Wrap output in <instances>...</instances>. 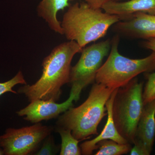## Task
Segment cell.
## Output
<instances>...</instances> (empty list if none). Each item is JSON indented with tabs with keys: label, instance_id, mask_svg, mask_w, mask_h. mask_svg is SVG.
Instances as JSON below:
<instances>
[{
	"label": "cell",
	"instance_id": "1",
	"mask_svg": "<svg viewBox=\"0 0 155 155\" xmlns=\"http://www.w3.org/2000/svg\"><path fill=\"white\" fill-rule=\"evenodd\" d=\"M82 49L73 41L57 46L44 59L39 79L32 85L20 87L18 93L25 95L30 102L37 99L58 101L62 94L61 87L69 83L72 59Z\"/></svg>",
	"mask_w": 155,
	"mask_h": 155
},
{
	"label": "cell",
	"instance_id": "2",
	"mask_svg": "<svg viewBox=\"0 0 155 155\" xmlns=\"http://www.w3.org/2000/svg\"><path fill=\"white\" fill-rule=\"evenodd\" d=\"M120 20L119 16L102 9L94 8L85 2L76 3L68 7L61 25L67 39L83 48L105 36L109 28Z\"/></svg>",
	"mask_w": 155,
	"mask_h": 155
},
{
	"label": "cell",
	"instance_id": "3",
	"mask_svg": "<svg viewBox=\"0 0 155 155\" xmlns=\"http://www.w3.org/2000/svg\"><path fill=\"white\" fill-rule=\"evenodd\" d=\"M115 90L94 84L83 104L77 107H71L59 117L57 127L69 129L74 137L80 141L98 134V126L107 114L106 103Z\"/></svg>",
	"mask_w": 155,
	"mask_h": 155
},
{
	"label": "cell",
	"instance_id": "4",
	"mask_svg": "<svg viewBox=\"0 0 155 155\" xmlns=\"http://www.w3.org/2000/svg\"><path fill=\"white\" fill-rule=\"evenodd\" d=\"M119 40L118 35L111 40L107 59L100 67L95 78L96 83L114 89L125 86L141 73L155 71V52L141 59L126 58L119 52Z\"/></svg>",
	"mask_w": 155,
	"mask_h": 155
},
{
	"label": "cell",
	"instance_id": "5",
	"mask_svg": "<svg viewBox=\"0 0 155 155\" xmlns=\"http://www.w3.org/2000/svg\"><path fill=\"white\" fill-rule=\"evenodd\" d=\"M143 83L134 78L118 89L113 106V118L120 135L134 144L139 121L143 111Z\"/></svg>",
	"mask_w": 155,
	"mask_h": 155
},
{
	"label": "cell",
	"instance_id": "6",
	"mask_svg": "<svg viewBox=\"0 0 155 155\" xmlns=\"http://www.w3.org/2000/svg\"><path fill=\"white\" fill-rule=\"evenodd\" d=\"M53 130L52 126L44 125L40 122L22 128H7L0 136V147L5 155L34 154Z\"/></svg>",
	"mask_w": 155,
	"mask_h": 155
},
{
	"label": "cell",
	"instance_id": "7",
	"mask_svg": "<svg viewBox=\"0 0 155 155\" xmlns=\"http://www.w3.org/2000/svg\"><path fill=\"white\" fill-rule=\"evenodd\" d=\"M111 40L102 41L84 48L77 64L71 67L69 83L81 92L95 80L97 72L103 60L110 52Z\"/></svg>",
	"mask_w": 155,
	"mask_h": 155
},
{
	"label": "cell",
	"instance_id": "8",
	"mask_svg": "<svg viewBox=\"0 0 155 155\" xmlns=\"http://www.w3.org/2000/svg\"><path fill=\"white\" fill-rule=\"evenodd\" d=\"M80 95V93L72 87L69 97L64 103L58 104L51 100L37 99L16 113L19 116H25L24 120L34 124L47 121L57 118L72 107L73 101H78Z\"/></svg>",
	"mask_w": 155,
	"mask_h": 155
},
{
	"label": "cell",
	"instance_id": "9",
	"mask_svg": "<svg viewBox=\"0 0 155 155\" xmlns=\"http://www.w3.org/2000/svg\"><path fill=\"white\" fill-rule=\"evenodd\" d=\"M117 35L133 39H155V15L138 13L126 20H120L112 27Z\"/></svg>",
	"mask_w": 155,
	"mask_h": 155
},
{
	"label": "cell",
	"instance_id": "10",
	"mask_svg": "<svg viewBox=\"0 0 155 155\" xmlns=\"http://www.w3.org/2000/svg\"><path fill=\"white\" fill-rule=\"evenodd\" d=\"M118 89H116L114 91L106 103V107L107 111L108 118L104 129L97 137L91 140L85 141L80 145L82 154H92L94 151L97 150L98 143L101 141L106 140H111L120 144L128 143L127 140L122 137L118 132L113 120V103Z\"/></svg>",
	"mask_w": 155,
	"mask_h": 155
},
{
	"label": "cell",
	"instance_id": "11",
	"mask_svg": "<svg viewBox=\"0 0 155 155\" xmlns=\"http://www.w3.org/2000/svg\"><path fill=\"white\" fill-rule=\"evenodd\" d=\"M102 9L108 14L119 16L121 20L128 19L138 13L155 15V0L110 2L103 6Z\"/></svg>",
	"mask_w": 155,
	"mask_h": 155
},
{
	"label": "cell",
	"instance_id": "12",
	"mask_svg": "<svg viewBox=\"0 0 155 155\" xmlns=\"http://www.w3.org/2000/svg\"><path fill=\"white\" fill-rule=\"evenodd\" d=\"M155 139V100L143 107L137 129L135 140L141 143L150 154Z\"/></svg>",
	"mask_w": 155,
	"mask_h": 155
},
{
	"label": "cell",
	"instance_id": "13",
	"mask_svg": "<svg viewBox=\"0 0 155 155\" xmlns=\"http://www.w3.org/2000/svg\"><path fill=\"white\" fill-rule=\"evenodd\" d=\"M73 0H42L37 8L39 17L47 23L49 28L56 33L64 35L61 22L57 19V14L70 5L69 2Z\"/></svg>",
	"mask_w": 155,
	"mask_h": 155
},
{
	"label": "cell",
	"instance_id": "14",
	"mask_svg": "<svg viewBox=\"0 0 155 155\" xmlns=\"http://www.w3.org/2000/svg\"><path fill=\"white\" fill-rule=\"evenodd\" d=\"M56 129L61 138L60 155L82 154L80 147L78 146L81 141L74 137L71 130L59 127H57Z\"/></svg>",
	"mask_w": 155,
	"mask_h": 155
},
{
	"label": "cell",
	"instance_id": "15",
	"mask_svg": "<svg viewBox=\"0 0 155 155\" xmlns=\"http://www.w3.org/2000/svg\"><path fill=\"white\" fill-rule=\"evenodd\" d=\"M131 147L130 143L120 144L111 140H106L100 142L97 145L98 150L95 155H121L130 151Z\"/></svg>",
	"mask_w": 155,
	"mask_h": 155
},
{
	"label": "cell",
	"instance_id": "16",
	"mask_svg": "<svg viewBox=\"0 0 155 155\" xmlns=\"http://www.w3.org/2000/svg\"><path fill=\"white\" fill-rule=\"evenodd\" d=\"M18 84H27V82L21 71H19L15 76L10 80L2 83L0 82V96L7 92L17 94V92L13 90V88Z\"/></svg>",
	"mask_w": 155,
	"mask_h": 155
},
{
	"label": "cell",
	"instance_id": "17",
	"mask_svg": "<svg viewBox=\"0 0 155 155\" xmlns=\"http://www.w3.org/2000/svg\"><path fill=\"white\" fill-rule=\"evenodd\" d=\"M147 78V81L143 92L144 106L155 100V72L148 74Z\"/></svg>",
	"mask_w": 155,
	"mask_h": 155
},
{
	"label": "cell",
	"instance_id": "18",
	"mask_svg": "<svg viewBox=\"0 0 155 155\" xmlns=\"http://www.w3.org/2000/svg\"><path fill=\"white\" fill-rule=\"evenodd\" d=\"M53 136L50 134L45 139L41 147L34 155H56L61 148L60 145L55 144Z\"/></svg>",
	"mask_w": 155,
	"mask_h": 155
},
{
	"label": "cell",
	"instance_id": "19",
	"mask_svg": "<svg viewBox=\"0 0 155 155\" xmlns=\"http://www.w3.org/2000/svg\"><path fill=\"white\" fill-rule=\"evenodd\" d=\"M134 146L131 148L130 155H150L144 146L141 143L135 140Z\"/></svg>",
	"mask_w": 155,
	"mask_h": 155
},
{
	"label": "cell",
	"instance_id": "20",
	"mask_svg": "<svg viewBox=\"0 0 155 155\" xmlns=\"http://www.w3.org/2000/svg\"><path fill=\"white\" fill-rule=\"evenodd\" d=\"M89 5L96 9H102L106 4L112 2H119V0H84Z\"/></svg>",
	"mask_w": 155,
	"mask_h": 155
},
{
	"label": "cell",
	"instance_id": "21",
	"mask_svg": "<svg viewBox=\"0 0 155 155\" xmlns=\"http://www.w3.org/2000/svg\"><path fill=\"white\" fill-rule=\"evenodd\" d=\"M142 45L145 48L155 52V39L150 38L146 40L145 41L142 43Z\"/></svg>",
	"mask_w": 155,
	"mask_h": 155
},
{
	"label": "cell",
	"instance_id": "22",
	"mask_svg": "<svg viewBox=\"0 0 155 155\" xmlns=\"http://www.w3.org/2000/svg\"><path fill=\"white\" fill-rule=\"evenodd\" d=\"M4 152H3L2 150V149H0V155H4Z\"/></svg>",
	"mask_w": 155,
	"mask_h": 155
}]
</instances>
